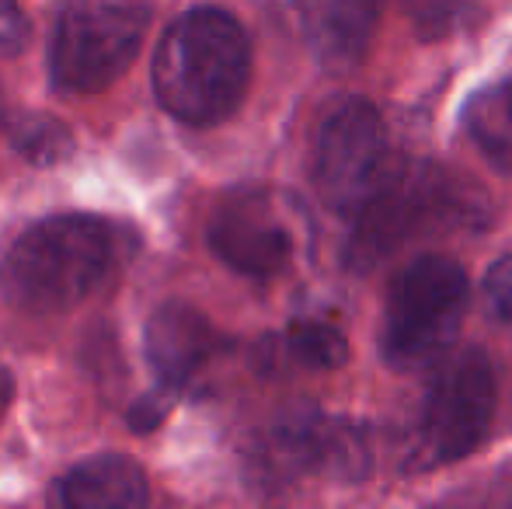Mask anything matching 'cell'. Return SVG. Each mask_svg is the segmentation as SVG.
<instances>
[{
  "mask_svg": "<svg viewBox=\"0 0 512 509\" xmlns=\"http://www.w3.org/2000/svg\"><path fill=\"white\" fill-rule=\"evenodd\" d=\"M251 81V42L234 14L192 7L168 25L154 53V95L189 126H213L241 105Z\"/></svg>",
  "mask_w": 512,
  "mask_h": 509,
  "instance_id": "cell-1",
  "label": "cell"
},
{
  "mask_svg": "<svg viewBox=\"0 0 512 509\" xmlns=\"http://www.w3.org/2000/svg\"><path fill=\"white\" fill-rule=\"evenodd\" d=\"M115 234L88 213H63L28 227L0 262V290L25 314H67L112 276Z\"/></svg>",
  "mask_w": 512,
  "mask_h": 509,
  "instance_id": "cell-2",
  "label": "cell"
},
{
  "mask_svg": "<svg viewBox=\"0 0 512 509\" xmlns=\"http://www.w3.org/2000/svg\"><path fill=\"white\" fill-rule=\"evenodd\" d=\"M488 224V196L439 164L405 161L384 182V189L356 213V234L349 241V265L370 269L418 238L446 231H478Z\"/></svg>",
  "mask_w": 512,
  "mask_h": 509,
  "instance_id": "cell-3",
  "label": "cell"
},
{
  "mask_svg": "<svg viewBox=\"0 0 512 509\" xmlns=\"http://www.w3.org/2000/svg\"><path fill=\"white\" fill-rule=\"evenodd\" d=\"M495 405H499L495 367L481 349H464L439 360L401 447L405 471H436L467 457L485 440Z\"/></svg>",
  "mask_w": 512,
  "mask_h": 509,
  "instance_id": "cell-4",
  "label": "cell"
},
{
  "mask_svg": "<svg viewBox=\"0 0 512 509\" xmlns=\"http://www.w3.org/2000/svg\"><path fill=\"white\" fill-rule=\"evenodd\" d=\"M467 276L453 258L425 255L398 272L384 307L380 349L394 370H432L450 356L467 311Z\"/></svg>",
  "mask_w": 512,
  "mask_h": 509,
  "instance_id": "cell-5",
  "label": "cell"
},
{
  "mask_svg": "<svg viewBox=\"0 0 512 509\" xmlns=\"http://www.w3.org/2000/svg\"><path fill=\"white\" fill-rule=\"evenodd\" d=\"M150 0H67L49 49V81L60 95H95L119 81L150 28Z\"/></svg>",
  "mask_w": 512,
  "mask_h": 509,
  "instance_id": "cell-6",
  "label": "cell"
},
{
  "mask_svg": "<svg viewBox=\"0 0 512 509\" xmlns=\"http://www.w3.org/2000/svg\"><path fill=\"white\" fill-rule=\"evenodd\" d=\"M251 478L262 489H290L304 478L356 485L370 475V436L359 422L338 415H290L251 447Z\"/></svg>",
  "mask_w": 512,
  "mask_h": 509,
  "instance_id": "cell-7",
  "label": "cell"
},
{
  "mask_svg": "<svg viewBox=\"0 0 512 509\" xmlns=\"http://www.w3.org/2000/svg\"><path fill=\"white\" fill-rule=\"evenodd\" d=\"M398 161L377 109L366 102H342L317 129L314 185L331 210L356 217L384 189Z\"/></svg>",
  "mask_w": 512,
  "mask_h": 509,
  "instance_id": "cell-8",
  "label": "cell"
},
{
  "mask_svg": "<svg viewBox=\"0 0 512 509\" xmlns=\"http://www.w3.org/2000/svg\"><path fill=\"white\" fill-rule=\"evenodd\" d=\"M304 220L293 199L269 189H248L223 199L209 220V248L241 276H276L297 258Z\"/></svg>",
  "mask_w": 512,
  "mask_h": 509,
  "instance_id": "cell-9",
  "label": "cell"
},
{
  "mask_svg": "<svg viewBox=\"0 0 512 509\" xmlns=\"http://www.w3.org/2000/svg\"><path fill=\"white\" fill-rule=\"evenodd\" d=\"M227 349V339L213 328L203 311L189 304H164L147 325V363L157 384L182 391L196 374Z\"/></svg>",
  "mask_w": 512,
  "mask_h": 509,
  "instance_id": "cell-10",
  "label": "cell"
},
{
  "mask_svg": "<svg viewBox=\"0 0 512 509\" xmlns=\"http://www.w3.org/2000/svg\"><path fill=\"white\" fill-rule=\"evenodd\" d=\"M384 0H300V28L310 53L331 70L352 67L377 32Z\"/></svg>",
  "mask_w": 512,
  "mask_h": 509,
  "instance_id": "cell-11",
  "label": "cell"
},
{
  "mask_svg": "<svg viewBox=\"0 0 512 509\" xmlns=\"http://www.w3.org/2000/svg\"><path fill=\"white\" fill-rule=\"evenodd\" d=\"M53 499L74 509H133L147 503L150 489L140 464H133L122 454H98L91 461L77 464L74 471H67L56 482Z\"/></svg>",
  "mask_w": 512,
  "mask_h": 509,
  "instance_id": "cell-12",
  "label": "cell"
},
{
  "mask_svg": "<svg viewBox=\"0 0 512 509\" xmlns=\"http://www.w3.org/2000/svg\"><path fill=\"white\" fill-rule=\"evenodd\" d=\"M467 133L499 171L512 175V84L481 91L464 112Z\"/></svg>",
  "mask_w": 512,
  "mask_h": 509,
  "instance_id": "cell-13",
  "label": "cell"
},
{
  "mask_svg": "<svg viewBox=\"0 0 512 509\" xmlns=\"http://www.w3.org/2000/svg\"><path fill=\"white\" fill-rule=\"evenodd\" d=\"M283 356L307 370H338L349 360V342L335 325L324 321H297L279 342Z\"/></svg>",
  "mask_w": 512,
  "mask_h": 509,
  "instance_id": "cell-14",
  "label": "cell"
},
{
  "mask_svg": "<svg viewBox=\"0 0 512 509\" xmlns=\"http://www.w3.org/2000/svg\"><path fill=\"white\" fill-rule=\"evenodd\" d=\"M7 136H11L14 150L21 157H28L32 164H60L74 154V136L70 129L53 116H18L7 126Z\"/></svg>",
  "mask_w": 512,
  "mask_h": 509,
  "instance_id": "cell-15",
  "label": "cell"
},
{
  "mask_svg": "<svg viewBox=\"0 0 512 509\" xmlns=\"http://www.w3.org/2000/svg\"><path fill=\"white\" fill-rule=\"evenodd\" d=\"M485 0H405V11L422 39H450L481 21Z\"/></svg>",
  "mask_w": 512,
  "mask_h": 509,
  "instance_id": "cell-16",
  "label": "cell"
},
{
  "mask_svg": "<svg viewBox=\"0 0 512 509\" xmlns=\"http://www.w3.org/2000/svg\"><path fill=\"white\" fill-rule=\"evenodd\" d=\"M175 394H178V387L157 384V391H150L147 398L136 401V408H129V429H136V433H150V429L161 426V419L168 415Z\"/></svg>",
  "mask_w": 512,
  "mask_h": 509,
  "instance_id": "cell-17",
  "label": "cell"
},
{
  "mask_svg": "<svg viewBox=\"0 0 512 509\" xmlns=\"http://www.w3.org/2000/svg\"><path fill=\"white\" fill-rule=\"evenodd\" d=\"M485 297H488V307H492L502 321H512V255L499 258V262L488 269Z\"/></svg>",
  "mask_w": 512,
  "mask_h": 509,
  "instance_id": "cell-18",
  "label": "cell"
},
{
  "mask_svg": "<svg viewBox=\"0 0 512 509\" xmlns=\"http://www.w3.org/2000/svg\"><path fill=\"white\" fill-rule=\"evenodd\" d=\"M28 42V18L18 0H0V56L21 53Z\"/></svg>",
  "mask_w": 512,
  "mask_h": 509,
  "instance_id": "cell-19",
  "label": "cell"
},
{
  "mask_svg": "<svg viewBox=\"0 0 512 509\" xmlns=\"http://www.w3.org/2000/svg\"><path fill=\"white\" fill-rule=\"evenodd\" d=\"M11 394H14V381H11V374H7V370L0 367V415H4L7 401H11Z\"/></svg>",
  "mask_w": 512,
  "mask_h": 509,
  "instance_id": "cell-20",
  "label": "cell"
}]
</instances>
